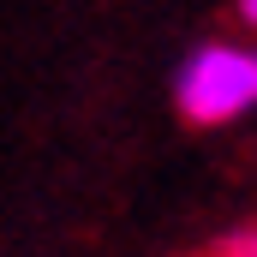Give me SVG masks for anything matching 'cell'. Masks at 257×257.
Wrapping results in <instances>:
<instances>
[{
	"mask_svg": "<svg viewBox=\"0 0 257 257\" xmlns=\"http://www.w3.org/2000/svg\"><path fill=\"white\" fill-rule=\"evenodd\" d=\"M174 96H180V114L192 126H221V120L257 108V54L227 48V42L197 48L180 72V84H174Z\"/></svg>",
	"mask_w": 257,
	"mask_h": 257,
	"instance_id": "6da1fadb",
	"label": "cell"
},
{
	"mask_svg": "<svg viewBox=\"0 0 257 257\" xmlns=\"http://www.w3.org/2000/svg\"><path fill=\"white\" fill-rule=\"evenodd\" d=\"M197 257H257V227H239V233L215 239L209 251H197Z\"/></svg>",
	"mask_w": 257,
	"mask_h": 257,
	"instance_id": "7a4b0ae2",
	"label": "cell"
},
{
	"mask_svg": "<svg viewBox=\"0 0 257 257\" xmlns=\"http://www.w3.org/2000/svg\"><path fill=\"white\" fill-rule=\"evenodd\" d=\"M239 18H245V24H257V0H239Z\"/></svg>",
	"mask_w": 257,
	"mask_h": 257,
	"instance_id": "3957f363",
	"label": "cell"
}]
</instances>
